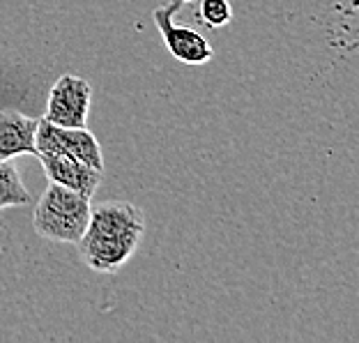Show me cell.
I'll return each instance as SVG.
<instances>
[{"label":"cell","instance_id":"1","mask_svg":"<svg viewBox=\"0 0 359 343\" xmlns=\"http://www.w3.org/2000/svg\"><path fill=\"white\" fill-rule=\"evenodd\" d=\"M145 233V215L129 201H104L90 208L86 233L81 235V258L95 272H118L136 251Z\"/></svg>","mask_w":359,"mask_h":343},{"label":"cell","instance_id":"8","mask_svg":"<svg viewBox=\"0 0 359 343\" xmlns=\"http://www.w3.org/2000/svg\"><path fill=\"white\" fill-rule=\"evenodd\" d=\"M28 201V189L23 187L12 159H0V208L26 206Z\"/></svg>","mask_w":359,"mask_h":343},{"label":"cell","instance_id":"10","mask_svg":"<svg viewBox=\"0 0 359 343\" xmlns=\"http://www.w3.org/2000/svg\"><path fill=\"white\" fill-rule=\"evenodd\" d=\"M182 3H191V0H182Z\"/></svg>","mask_w":359,"mask_h":343},{"label":"cell","instance_id":"3","mask_svg":"<svg viewBox=\"0 0 359 343\" xmlns=\"http://www.w3.org/2000/svg\"><path fill=\"white\" fill-rule=\"evenodd\" d=\"M37 154H65L76 161L104 170V159L97 138L86 127H58L46 118L37 120Z\"/></svg>","mask_w":359,"mask_h":343},{"label":"cell","instance_id":"4","mask_svg":"<svg viewBox=\"0 0 359 343\" xmlns=\"http://www.w3.org/2000/svg\"><path fill=\"white\" fill-rule=\"evenodd\" d=\"M182 0H170L168 5H161L152 12V21L157 30L161 32L164 42L168 46V51L175 55L180 62L187 65H203L212 60V46L208 44V39L196 32L191 28L177 26L175 23V14L182 10Z\"/></svg>","mask_w":359,"mask_h":343},{"label":"cell","instance_id":"2","mask_svg":"<svg viewBox=\"0 0 359 343\" xmlns=\"http://www.w3.org/2000/svg\"><path fill=\"white\" fill-rule=\"evenodd\" d=\"M90 199L74 189L51 182L35 210V231L46 240L76 244L90 219Z\"/></svg>","mask_w":359,"mask_h":343},{"label":"cell","instance_id":"5","mask_svg":"<svg viewBox=\"0 0 359 343\" xmlns=\"http://www.w3.org/2000/svg\"><path fill=\"white\" fill-rule=\"evenodd\" d=\"M90 111V83L65 74L55 81L46 104V120L58 127H86Z\"/></svg>","mask_w":359,"mask_h":343},{"label":"cell","instance_id":"7","mask_svg":"<svg viewBox=\"0 0 359 343\" xmlns=\"http://www.w3.org/2000/svg\"><path fill=\"white\" fill-rule=\"evenodd\" d=\"M37 120L19 111H0V159L16 154H37Z\"/></svg>","mask_w":359,"mask_h":343},{"label":"cell","instance_id":"6","mask_svg":"<svg viewBox=\"0 0 359 343\" xmlns=\"http://www.w3.org/2000/svg\"><path fill=\"white\" fill-rule=\"evenodd\" d=\"M37 157L42 161L44 173L51 182L67 187V189H74L88 196V199L95 194V189L102 182L104 170L88 166L83 161L65 157V154H37Z\"/></svg>","mask_w":359,"mask_h":343},{"label":"cell","instance_id":"9","mask_svg":"<svg viewBox=\"0 0 359 343\" xmlns=\"http://www.w3.org/2000/svg\"><path fill=\"white\" fill-rule=\"evenodd\" d=\"M201 19L205 21L210 28H222L233 19V7L228 0H203Z\"/></svg>","mask_w":359,"mask_h":343}]
</instances>
